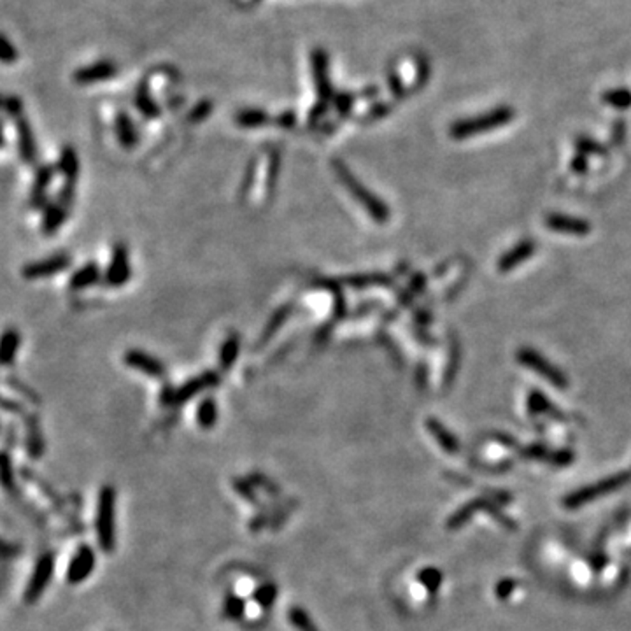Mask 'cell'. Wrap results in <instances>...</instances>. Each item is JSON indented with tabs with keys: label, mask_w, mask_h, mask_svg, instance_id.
Wrapping results in <instances>:
<instances>
[{
	"label": "cell",
	"mask_w": 631,
	"mask_h": 631,
	"mask_svg": "<svg viewBox=\"0 0 631 631\" xmlns=\"http://www.w3.org/2000/svg\"><path fill=\"white\" fill-rule=\"evenodd\" d=\"M6 146V139H4V121L0 120V148Z\"/></svg>",
	"instance_id": "c3c4849f"
},
{
	"label": "cell",
	"mask_w": 631,
	"mask_h": 631,
	"mask_svg": "<svg viewBox=\"0 0 631 631\" xmlns=\"http://www.w3.org/2000/svg\"><path fill=\"white\" fill-rule=\"evenodd\" d=\"M21 346V334L9 327L0 334V366H9L18 356Z\"/></svg>",
	"instance_id": "e0dca14e"
},
{
	"label": "cell",
	"mask_w": 631,
	"mask_h": 631,
	"mask_svg": "<svg viewBox=\"0 0 631 631\" xmlns=\"http://www.w3.org/2000/svg\"><path fill=\"white\" fill-rule=\"evenodd\" d=\"M116 63L109 62V60H101V62L86 65V67H79L72 78L78 84H93L111 79L113 76H116Z\"/></svg>",
	"instance_id": "8fae6325"
},
{
	"label": "cell",
	"mask_w": 631,
	"mask_h": 631,
	"mask_svg": "<svg viewBox=\"0 0 631 631\" xmlns=\"http://www.w3.org/2000/svg\"><path fill=\"white\" fill-rule=\"evenodd\" d=\"M545 227L553 232L567 233V235H579V237L588 235V233H591L592 230L589 221L583 220V217L567 216V214H549V216L545 217Z\"/></svg>",
	"instance_id": "30bf717a"
},
{
	"label": "cell",
	"mask_w": 631,
	"mask_h": 631,
	"mask_svg": "<svg viewBox=\"0 0 631 631\" xmlns=\"http://www.w3.org/2000/svg\"><path fill=\"white\" fill-rule=\"evenodd\" d=\"M67 214H68V207L63 205L62 202H53V204H48V207L44 210V220H42V232L46 235H53L60 230V227L63 225V221L67 220Z\"/></svg>",
	"instance_id": "d6986e66"
},
{
	"label": "cell",
	"mask_w": 631,
	"mask_h": 631,
	"mask_svg": "<svg viewBox=\"0 0 631 631\" xmlns=\"http://www.w3.org/2000/svg\"><path fill=\"white\" fill-rule=\"evenodd\" d=\"M58 168L65 179L63 188H62V191H60L58 202H62L63 205L71 207L72 200H74L76 181H78V175H79V158H78V153H76L74 148L65 146L62 149Z\"/></svg>",
	"instance_id": "8992f818"
},
{
	"label": "cell",
	"mask_w": 631,
	"mask_h": 631,
	"mask_svg": "<svg viewBox=\"0 0 631 631\" xmlns=\"http://www.w3.org/2000/svg\"><path fill=\"white\" fill-rule=\"evenodd\" d=\"M289 312H292V309H289V305H284V307H281L277 312H275V314L272 316V319H270V323L267 324L265 332H263V335H262V342H265V340H269V339H270V335H272L274 332L277 330V328L281 327L282 323H284L286 317L289 316Z\"/></svg>",
	"instance_id": "d6a6232c"
},
{
	"label": "cell",
	"mask_w": 631,
	"mask_h": 631,
	"mask_svg": "<svg viewBox=\"0 0 631 631\" xmlns=\"http://www.w3.org/2000/svg\"><path fill=\"white\" fill-rule=\"evenodd\" d=\"M426 428H428V431L434 435L435 441L438 442V446L446 451V453H449V454L458 453V449H460V443H458L456 438H454V435L451 434L446 426H443L441 421L430 418L426 421Z\"/></svg>",
	"instance_id": "ffe728a7"
},
{
	"label": "cell",
	"mask_w": 631,
	"mask_h": 631,
	"mask_svg": "<svg viewBox=\"0 0 631 631\" xmlns=\"http://www.w3.org/2000/svg\"><path fill=\"white\" fill-rule=\"evenodd\" d=\"M72 263V256H68L67 252H58V255L48 256L44 260H37V262L26 263L23 267L21 275L29 281H36L41 277H49V275H55L63 272L68 265Z\"/></svg>",
	"instance_id": "52a82bcc"
},
{
	"label": "cell",
	"mask_w": 631,
	"mask_h": 631,
	"mask_svg": "<svg viewBox=\"0 0 631 631\" xmlns=\"http://www.w3.org/2000/svg\"><path fill=\"white\" fill-rule=\"evenodd\" d=\"M235 489H237V493L240 491V495L242 496H246L247 500H252V502H255V495H252V493H250V488H247V484L246 483H235Z\"/></svg>",
	"instance_id": "7dc6e473"
},
{
	"label": "cell",
	"mask_w": 631,
	"mask_h": 631,
	"mask_svg": "<svg viewBox=\"0 0 631 631\" xmlns=\"http://www.w3.org/2000/svg\"><path fill=\"white\" fill-rule=\"evenodd\" d=\"M135 106L140 113L144 114L146 118H158L160 116V107L155 104V101L151 98V95L148 93V88L139 86L135 93Z\"/></svg>",
	"instance_id": "484cf974"
},
{
	"label": "cell",
	"mask_w": 631,
	"mask_h": 631,
	"mask_svg": "<svg viewBox=\"0 0 631 631\" xmlns=\"http://www.w3.org/2000/svg\"><path fill=\"white\" fill-rule=\"evenodd\" d=\"M327 109H328V104H323V102L316 104L314 107H312V113L309 114V123H317V120H321V118H323V114L327 113Z\"/></svg>",
	"instance_id": "7bdbcfd3"
},
{
	"label": "cell",
	"mask_w": 631,
	"mask_h": 631,
	"mask_svg": "<svg viewBox=\"0 0 631 631\" xmlns=\"http://www.w3.org/2000/svg\"><path fill=\"white\" fill-rule=\"evenodd\" d=\"M288 619L292 622V626H294L298 631H319L314 625V621L311 619V615L304 609H300V607H292L288 610Z\"/></svg>",
	"instance_id": "4316f807"
},
{
	"label": "cell",
	"mask_w": 631,
	"mask_h": 631,
	"mask_svg": "<svg viewBox=\"0 0 631 631\" xmlns=\"http://www.w3.org/2000/svg\"><path fill=\"white\" fill-rule=\"evenodd\" d=\"M53 175H55V168L51 165H41L37 168L36 179H34L32 190H30V207L32 209L48 207L46 193H48L49 185H51Z\"/></svg>",
	"instance_id": "9a60e30c"
},
{
	"label": "cell",
	"mask_w": 631,
	"mask_h": 631,
	"mask_svg": "<svg viewBox=\"0 0 631 631\" xmlns=\"http://www.w3.org/2000/svg\"><path fill=\"white\" fill-rule=\"evenodd\" d=\"M210 111H212V102L209 101H202L200 104H197L191 109V113L188 114V120L190 121H202L209 116Z\"/></svg>",
	"instance_id": "8d00e7d4"
},
{
	"label": "cell",
	"mask_w": 631,
	"mask_h": 631,
	"mask_svg": "<svg viewBox=\"0 0 631 631\" xmlns=\"http://www.w3.org/2000/svg\"><path fill=\"white\" fill-rule=\"evenodd\" d=\"M269 121V114L262 109H242L235 114V123L242 128H260Z\"/></svg>",
	"instance_id": "603a6c76"
},
{
	"label": "cell",
	"mask_w": 631,
	"mask_h": 631,
	"mask_svg": "<svg viewBox=\"0 0 631 631\" xmlns=\"http://www.w3.org/2000/svg\"><path fill=\"white\" fill-rule=\"evenodd\" d=\"M217 382H220V376H217L216 372H205V374H202V376L193 377L191 381L185 382L181 388L175 389L174 401H172V404H175V405L185 404V401L193 399L197 393L204 391V389H207V388H212V386H216Z\"/></svg>",
	"instance_id": "5bb4252c"
},
{
	"label": "cell",
	"mask_w": 631,
	"mask_h": 631,
	"mask_svg": "<svg viewBox=\"0 0 631 631\" xmlns=\"http://www.w3.org/2000/svg\"><path fill=\"white\" fill-rule=\"evenodd\" d=\"M354 104V97L351 93H337L335 95V106L339 109L340 114H347L351 111V107Z\"/></svg>",
	"instance_id": "74e56055"
},
{
	"label": "cell",
	"mask_w": 631,
	"mask_h": 631,
	"mask_svg": "<svg viewBox=\"0 0 631 631\" xmlns=\"http://www.w3.org/2000/svg\"><path fill=\"white\" fill-rule=\"evenodd\" d=\"M4 107H6V97L0 95V111H4Z\"/></svg>",
	"instance_id": "681fc988"
},
{
	"label": "cell",
	"mask_w": 631,
	"mask_h": 631,
	"mask_svg": "<svg viewBox=\"0 0 631 631\" xmlns=\"http://www.w3.org/2000/svg\"><path fill=\"white\" fill-rule=\"evenodd\" d=\"M575 146H577V149H579V155H584V156H588V155L603 156L607 153L605 148H602L600 144H596L595 140L586 139V137H580L579 140H575Z\"/></svg>",
	"instance_id": "d590c367"
},
{
	"label": "cell",
	"mask_w": 631,
	"mask_h": 631,
	"mask_svg": "<svg viewBox=\"0 0 631 631\" xmlns=\"http://www.w3.org/2000/svg\"><path fill=\"white\" fill-rule=\"evenodd\" d=\"M95 567V556L88 547H83L78 554H76L74 561H72L71 568H68V580L74 584L81 583L91 573V570Z\"/></svg>",
	"instance_id": "ac0fdd59"
},
{
	"label": "cell",
	"mask_w": 631,
	"mask_h": 631,
	"mask_svg": "<svg viewBox=\"0 0 631 631\" xmlns=\"http://www.w3.org/2000/svg\"><path fill=\"white\" fill-rule=\"evenodd\" d=\"M572 170L575 172V174H584V172L588 170V156L584 155L575 156L572 162Z\"/></svg>",
	"instance_id": "ee69618b"
},
{
	"label": "cell",
	"mask_w": 631,
	"mask_h": 631,
	"mask_svg": "<svg viewBox=\"0 0 631 631\" xmlns=\"http://www.w3.org/2000/svg\"><path fill=\"white\" fill-rule=\"evenodd\" d=\"M630 477H631V473H628V472L617 473V476H612L610 479L600 481V483L579 489V491L572 493V495L565 498V505H567L568 508L583 507L584 503L591 502V500L600 498V496H603V495H609V493L615 491V489L621 488V486H625L630 481Z\"/></svg>",
	"instance_id": "5b68a950"
},
{
	"label": "cell",
	"mask_w": 631,
	"mask_h": 631,
	"mask_svg": "<svg viewBox=\"0 0 631 631\" xmlns=\"http://www.w3.org/2000/svg\"><path fill=\"white\" fill-rule=\"evenodd\" d=\"M239 349H240V337L239 335H230L227 340L223 342L220 351V365L223 370H230L235 363L237 356H239Z\"/></svg>",
	"instance_id": "cb8c5ba5"
},
{
	"label": "cell",
	"mask_w": 631,
	"mask_h": 631,
	"mask_svg": "<svg viewBox=\"0 0 631 631\" xmlns=\"http://www.w3.org/2000/svg\"><path fill=\"white\" fill-rule=\"evenodd\" d=\"M4 111H6L11 118H14V120L23 116L21 101L18 97H6V107H4Z\"/></svg>",
	"instance_id": "f35d334b"
},
{
	"label": "cell",
	"mask_w": 631,
	"mask_h": 631,
	"mask_svg": "<svg viewBox=\"0 0 631 631\" xmlns=\"http://www.w3.org/2000/svg\"><path fill=\"white\" fill-rule=\"evenodd\" d=\"M388 81H389V90H391V93L395 95L396 98L404 97V95H405V88H404V84L400 83L399 76H396V74H389Z\"/></svg>",
	"instance_id": "b9f144b4"
},
{
	"label": "cell",
	"mask_w": 631,
	"mask_h": 631,
	"mask_svg": "<svg viewBox=\"0 0 631 631\" xmlns=\"http://www.w3.org/2000/svg\"><path fill=\"white\" fill-rule=\"evenodd\" d=\"M535 251H537V242H535V240L531 239L521 240V242L515 244L512 250H508L502 258L498 260V272L502 274L511 272V270H514L515 267L521 265L523 262H526L528 258H531V256L535 255Z\"/></svg>",
	"instance_id": "7c38bea8"
},
{
	"label": "cell",
	"mask_w": 631,
	"mask_h": 631,
	"mask_svg": "<svg viewBox=\"0 0 631 631\" xmlns=\"http://www.w3.org/2000/svg\"><path fill=\"white\" fill-rule=\"evenodd\" d=\"M515 113L512 107H498V109H493L489 113L483 114V116L468 118V120H460L456 121L449 130V135L453 139L461 140L466 137L479 135V133L491 132V130L500 128V126L511 123L514 120Z\"/></svg>",
	"instance_id": "7a4b0ae2"
},
{
	"label": "cell",
	"mask_w": 631,
	"mask_h": 631,
	"mask_svg": "<svg viewBox=\"0 0 631 631\" xmlns=\"http://www.w3.org/2000/svg\"><path fill=\"white\" fill-rule=\"evenodd\" d=\"M332 167H334V172L339 175V179L342 181V185L346 186V190L349 191L351 195L354 197V200L358 202L359 205L366 209V212L370 214L372 220L379 221V223H386L389 220V209L381 198L376 197L370 190H366L361 183L354 178L353 172L349 170L346 165H344L340 160H334L332 162Z\"/></svg>",
	"instance_id": "6da1fadb"
},
{
	"label": "cell",
	"mask_w": 631,
	"mask_h": 631,
	"mask_svg": "<svg viewBox=\"0 0 631 631\" xmlns=\"http://www.w3.org/2000/svg\"><path fill=\"white\" fill-rule=\"evenodd\" d=\"M603 102H607L612 107H617V109H626V107L631 106V91L625 90V88L610 90L603 95Z\"/></svg>",
	"instance_id": "4dcf8cb0"
},
{
	"label": "cell",
	"mask_w": 631,
	"mask_h": 631,
	"mask_svg": "<svg viewBox=\"0 0 631 631\" xmlns=\"http://www.w3.org/2000/svg\"><path fill=\"white\" fill-rule=\"evenodd\" d=\"M312 74H314V83H316V91L319 102L328 104L332 101V83H330V68H328V53L324 49H314L312 51Z\"/></svg>",
	"instance_id": "ba28073f"
},
{
	"label": "cell",
	"mask_w": 631,
	"mask_h": 631,
	"mask_svg": "<svg viewBox=\"0 0 631 631\" xmlns=\"http://www.w3.org/2000/svg\"><path fill=\"white\" fill-rule=\"evenodd\" d=\"M130 260H128V250L123 244H116L113 251V258H111L109 269L106 272V284L113 286V288H120L123 286L126 281L130 279Z\"/></svg>",
	"instance_id": "9c48e42d"
},
{
	"label": "cell",
	"mask_w": 631,
	"mask_h": 631,
	"mask_svg": "<svg viewBox=\"0 0 631 631\" xmlns=\"http://www.w3.org/2000/svg\"><path fill=\"white\" fill-rule=\"evenodd\" d=\"M515 358H518V361L521 363L523 366L533 370V372H537L538 376L544 377L545 381H549L554 388L565 389L568 386L567 376H565L560 369H556L549 359L542 356L538 351L530 349V347H523V349L518 351Z\"/></svg>",
	"instance_id": "277c9868"
},
{
	"label": "cell",
	"mask_w": 631,
	"mask_h": 631,
	"mask_svg": "<svg viewBox=\"0 0 631 631\" xmlns=\"http://www.w3.org/2000/svg\"><path fill=\"white\" fill-rule=\"evenodd\" d=\"M116 135L123 148H133L137 144V132L132 120L126 114H118L116 118Z\"/></svg>",
	"instance_id": "7402d4cb"
},
{
	"label": "cell",
	"mask_w": 631,
	"mask_h": 631,
	"mask_svg": "<svg viewBox=\"0 0 631 631\" xmlns=\"http://www.w3.org/2000/svg\"><path fill=\"white\" fill-rule=\"evenodd\" d=\"M419 583L423 584L428 591H437L438 586L442 583V575L437 568H424L423 572L419 573Z\"/></svg>",
	"instance_id": "836d02e7"
},
{
	"label": "cell",
	"mask_w": 631,
	"mask_h": 631,
	"mask_svg": "<svg viewBox=\"0 0 631 631\" xmlns=\"http://www.w3.org/2000/svg\"><path fill=\"white\" fill-rule=\"evenodd\" d=\"M114 514H116V493H114L113 488L106 486L101 493V500H98L97 515V537L106 553L114 550V544H116Z\"/></svg>",
	"instance_id": "3957f363"
},
{
	"label": "cell",
	"mask_w": 631,
	"mask_h": 631,
	"mask_svg": "<svg viewBox=\"0 0 631 631\" xmlns=\"http://www.w3.org/2000/svg\"><path fill=\"white\" fill-rule=\"evenodd\" d=\"M389 111H391V107H389V104H384V102H379V104H376L374 107H370L369 116H366V120H369V121L381 120V118L388 116Z\"/></svg>",
	"instance_id": "ab89813d"
},
{
	"label": "cell",
	"mask_w": 631,
	"mask_h": 631,
	"mask_svg": "<svg viewBox=\"0 0 631 631\" xmlns=\"http://www.w3.org/2000/svg\"><path fill=\"white\" fill-rule=\"evenodd\" d=\"M512 588H514V583H512V580H508V579L503 580V583L498 586V596H500V598H503V596L511 595Z\"/></svg>",
	"instance_id": "bcb514c9"
},
{
	"label": "cell",
	"mask_w": 631,
	"mask_h": 631,
	"mask_svg": "<svg viewBox=\"0 0 631 631\" xmlns=\"http://www.w3.org/2000/svg\"><path fill=\"white\" fill-rule=\"evenodd\" d=\"M16 133H18V151H20V158L29 165L36 163L37 160V144L36 137H34L32 126L26 118H16Z\"/></svg>",
	"instance_id": "4fadbf2b"
},
{
	"label": "cell",
	"mask_w": 631,
	"mask_h": 631,
	"mask_svg": "<svg viewBox=\"0 0 631 631\" xmlns=\"http://www.w3.org/2000/svg\"><path fill=\"white\" fill-rule=\"evenodd\" d=\"M98 281H101V269H98L97 263H86V265H83L81 269L72 274L71 281H68V288L79 292V289L97 284Z\"/></svg>",
	"instance_id": "44dd1931"
},
{
	"label": "cell",
	"mask_w": 631,
	"mask_h": 631,
	"mask_svg": "<svg viewBox=\"0 0 631 631\" xmlns=\"http://www.w3.org/2000/svg\"><path fill=\"white\" fill-rule=\"evenodd\" d=\"M550 407H553V405H550V401L547 400L545 396L538 391V389L531 391L530 396H528V411H530V414L550 412Z\"/></svg>",
	"instance_id": "1f68e13d"
},
{
	"label": "cell",
	"mask_w": 631,
	"mask_h": 631,
	"mask_svg": "<svg viewBox=\"0 0 631 631\" xmlns=\"http://www.w3.org/2000/svg\"><path fill=\"white\" fill-rule=\"evenodd\" d=\"M424 288H426V277H424V275H421V274L414 275V277H412V281H411V289H409V292H411V293H421Z\"/></svg>",
	"instance_id": "f6af8a7d"
},
{
	"label": "cell",
	"mask_w": 631,
	"mask_h": 631,
	"mask_svg": "<svg viewBox=\"0 0 631 631\" xmlns=\"http://www.w3.org/2000/svg\"><path fill=\"white\" fill-rule=\"evenodd\" d=\"M246 612V602L237 595H228L223 603V614L232 621H239Z\"/></svg>",
	"instance_id": "f1b7e54d"
},
{
	"label": "cell",
	"mask_w": 631,
	"mask_h": 631,
	"mask_svg": "<svg viewBox=\"0 0 631 631\" xmlns=\"http://www.w3.org/2000/svg\"><path fill=\"white\" fill-rule=\"evenodd\" d=\"M347 282L354 288H366V286H388L389 279L382 274H359L347 279Z\"/></svg>",
	"instance_id": "83f0119b"
},
{
	"label": "cell",
	"mask_w": 631,
	"mask_h": 631,
	"mask_svg": "<svg viewBox=\"0 0 631 631\" xmlns=\"http://www.w3.org/2000/svg\"><path fill=\"white\" fill-rule=\"evenodd\" d=\"M275 123L279 125V128H286V130L293 128V126L297 125V116H294L292 111H286V113H282L281 116L277 118Z\"/></svg>",
	"instance_id": "60d3db41"
},
{
	"label": "cell",
	"mask_w": 631,
	"mask_h": 631,
	"mask_svg": "<svg viewBox=\"0 0 631 631\" xmlns=\"http://www.w3.org/2000/svg\"><path fill=\"white\" fill-rule=\"evenodd\" d=\"M125 363L132 369L140 370V372L148 374L153 377H163L165 376V366L160 359L149 356V354L143 353V351L132 349L125 354Z\"/></svg>",
	"instance_id": "2e32d148"
},
{
	"label": "cell",
	"mask_w": 631,
	"mask_h": 631,
	"mask_svg": "<svg viewBox=\"0 0 631 631\" xmlns=\"http://www.w3.org/2000/svg\"><path fill=\"white\" fill-rule=\"evenodd\" d=\"M275 598H277V588L272 583H267L262 584L258 589L255 591V602L258 603L262 609H270L274 605Z\"/></svg>",
	"instance_id": "f546056e"
},
{
	"label": "cell",
	"mask_w": 631,
	"mask_h": 631,
	"mask_svg": "<svg viewBox=\"0 0 631 631\" xmlns=\"http://www.w3.org/2000/svg\"><path fill=\"white\" fill-rule=\"evenodd\" d=\"M18 60V49L4 34H0V62L14 63Z\"/></svg>",
	"instance_id": "e575fe53"
},
{
	"label": "cell",
	"mask_w": 631,
	"mask_h": 631,
	"mask_svg": "<svg viewBox=\"0 0 631 631\" xmlns=\"http://www.w3.org/2000/svg\"><path fill=\"white\" fill-rule=\"evenodd\" d=\"M216 421H217L216 401L212 399H205L200 404V407L197 409V423L200 424L204 430H210V428H214Z\"/></svg>",
	"instance_id": "d4e9b609"
}]
</instances>
